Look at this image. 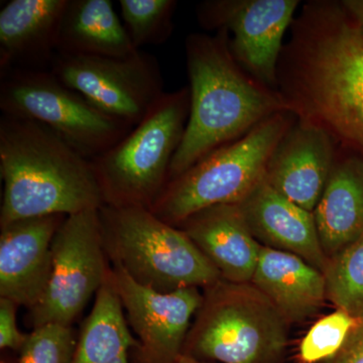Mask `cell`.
I'll use <instances>...</instances> for the list:
<instances>
[{"instance_id":"cell-28","label":"cell","mask_w":363,"mask_h":363,"mask_svg":"<svg viewBox=\"0 0 363 363\" xmlns=\"http://www.w3.org/2000/svg\"><path fill=\"white\" fill-rule=\"evenodd\" d=\"M344 11L359 28L363 26V0H345L340 2Z\"/></svg>"},{"instance_id":"cell-19","label":"cell","mask_w":363,"mask_h":363,"mask_svg":"<svg viewBox=\"0 0 363 363\" xmlns=\"http://www.w3.org/2000/svg\"><path fill=\"white\" fill-rule=\"evenodd\" d=\"M327 259L363 235V161L334 162L323 194L313 211Z\"/></svg>"},{"instance_id":"cell-21","label":"cell","mask_w":363,"mask_h":363,"mask_svg":"<svg viewBox=\"0 0 363 363\" xmlns=\"http://www.w3.org/2000/svg\"><path fill=\"white\" fill-rule=\"evenodd\" d=\"M140 346L126 322L109 271L81 329L71 363H130L128 352Z\"/></svg>"},{"instance_id":"cell-13","label":"cell","mask_w":363,"mask_h":363,"mask_svg":"<svg viewBox=\"0 0 363 363\" xmlns=\"http://www.w3.org/2000/svg\"><path fill=\"white\" fill-rule=\"evenodd\" d=\"M66 217H33L1 227L0 298L30 310L39 304L51 278L52 240Z\"/></svg>"},{"instance_id":"cell-5","label":"cell","mask_w":363,"mask_h":363,"mask_svg":"<svg viewBox=\"0 0 363 363\" xmlns=\"http://www.w3.org/2000/svg\"><path fill=\"white\" fill-rule=\"evenodd\" d=\"M189 111L188 88L164 93L123 140L91 160L104 205L152 209L168 185Z\"/></svg>"},{"instance_id":"cell-22","label":"cell","mask_w":363,"mask_h":363,"mask_svg":"<svg viewBox=\"0 0 363 363\" xmlns=\"http://www.w3.org/2000/svg\"><path fill=\"white\" fill-rule=\"evenodd\" d=\"M324 277L327 298L337 309L363 318V235L329 257Z\"/></svg>"},{"instance_id":"cell-6","label":"cell","mask_w":363,"mask_h":363,"mask_svg":"<svg viewBox=\"0 0 363 363\" xmlns=\"http://www.w3.org/2000/svg\"><path fill=\"white\" fill-rule=\"evenodd\" d=\"M292 114L269 117L247 135L223 145L169 182L150 211L171 225L221 204H240L264 180Z\"/></svg>"},{"instance_id":"cell-18","label":"cell","mask_w":363,"mask_h":363,"mask_svg":"<svg viewBox=\"0 0 363 363\" xmlns=\"http://www.w3.org/2000/svg\"><path fill=\"white\" fill-rule=\"evenodd\" d=\"M252 281L286 322L305 321L327 298L323 272L298 255L264 245Z\"/></svg>"},{"instance_id":"cell-26","label":"cell","mask_w":363,"mask_h":363,"mask_svg":"<svg viewBox=\"0 0 363 363\" xmlns=\"http://www.w3.org/2000/svg\"><path fill=\"white\" fill-rule=\"evenodd\" d=\"M18 305L6 298H0V348L21 350L28 335L21 333L16 324Z\"/></svg>"},{"instance_id":"cell-23","label":"cell","mask_w":363,"mask_h":363,"mask_svg":"<svg viewBox=\"0 0 363 363\" xmlns=\"http://www.w3.org/2000/svg\"><path fill=\"white\" fill-rule=\"evenodd\" d=\"M124 28L133 47L142 51L147 45H161L173 30V0H121Z\"/></svg>"},{"instance_id":"cell-9","label":"cell","mask_w":363,"mask_h":363,"mask_svg":"<svg viewBox=\"0 0 363 363\" xmlns=\"http://www.w3.org/2000/svg\"><path fill=\"white\" fill-rule=\"evenodd\" d=\"M99 210L69 215L55 234L51 278L39 304L30 310L33 328L71 326L106 281L111 269Z\"/></svg>"},{"instance_id":"cell-30","label":"cell","mask_w":363,"mask_h":363,"mask_svg":"<svg viewBox=\"0 0 363 363\" xmlns=\"http://www.w3.org/2000/svg\"><path fill=\"white\" fill-rule=\"evenodd\" d=\"M360 32H362V35H363V26H362V28H360Z\"/></svg>"},{"instance_id":"cell-14","label":"cell","mask_w":363,"mask_h":363,"mask_svg":"<svg viewBox=\"0 0 363 363\" xmlns=\"http://www.w3.org/2000/svg\"><path fill=\"white\" fill-rule=\"evenodd\" d=\"M334 162L331 138L323 131L297 121L274 150L264 179L298 206L313 212Z\"/></svg>"},{"instance_id":"cell-3","label":"cell","mask_w":363,"mask_h":363,"mask_svg":"<svg viewBox=\"0 0 363 363\" xmlns=\"http://www.w3.org/2000/svg\"><path fill=\"white\" fill-rule=\"evenodd\" d=\"M0 226L33 217L69 216L104 206L92 162L47 126L2 114Z\"/></svg>"},{"instance_id":"cell-25","label":"cell","mask_w":363,"mask_h":363,"mask_svg":"<svg viewBox=\"0 0 363 363\" xmlns=\"http://www.w3.org/2000/svg\"><path fill=\"white\" fill-rule=\"evenodd\" d=\"M71 326L47 324L28 334L18 363H71L76 348Z\"/></svg>"},{"instance_id":"cell-4","label":"cell","mask_w":363,"mask_h":363,"mask_svg":"<svg viewBox=\"0 0 363 363\" xmlns=\"http://www.w3.org/2000/svg\"><path fill=\"white\" fill-rule=\"evenodd\" d=\"M107 257L135 283L160 293L215 285L216 267L187 234L143 207L99 210Z\"/></svg>"},{"instance_id":"cell-1","label":"cell","mask_w":363,"mask_h":363,"mask_svg":"<svg viewBox=\"0 0 363 363\" xmlns=\"http://www.w3.org/2000/svg\"><path fill=\"white\" fill-rule=\"evenodd\" d=\"M277 86L298 123L363 152V35L340 4L310 1L294 20Z\"/></svg>"},{"instance_id":"cell-2","label":"cell","mask_w":363,"mask_h":363,"mask_svg":"<svg viewBox=\"0 0 363 363\" xmlns=\"http://www.w3.org/2000/svg\"><path fill=\"white\" fill-rule=\"evenodd\" d=\"M228 37L225 30H219L216 35L187 38L190 111L169 183L269 117L289 112L278 91L248 77L240 68Z\"/></svg>"},{"instance_id":"cell-24","label":"cell","mask_w":363,"mask_h":363,"mask_svg":"<svg viewBox=\"0 0 363 363\" xmlns=\"http://www.w3.org/2000/svg\"><path fill=\"white\" fill-rule=\"evenodd\" d=\"M357 318L342 310H336L316 322L303 338L298 357L303 363H316L330 359L342 347Z\"/></svg>"},{"instance_id":"cell-16","label":"cell","mask_w":363,"mask_h":363,"mask_svg":"<svg viewBox=\"0 0 363 363\" xmlns=\"http://www.w3.org/2000/svg\"><path fill=\"white\" fill-rule=\"evenodd\" d=\"M68 0H11L0 11V74L49 70Z\"/></svg>"},{"instance_id":"cell-29","label":"cell","mask_w":363,"mask_h":363,"mask_svg":"<svg viewBox=\"0 0 363 363\" xmlns=\"http://www.w3.org/2000/svg\"><path fill=\"white\" fill-rule=\"evenodd\" d=\"M176 363H202L200 362L199 360L196 359V358L192 357H189L187 354H182L180 357L178 358Z\"/></svg>"},{"instance_id":"cell-7","label":"cell","mask_w":363,"mask_h":363,"mask_svg":"<svg viewBox=\"0 0 363 363\" xmlns=\"http://www.w3.org/2000/svg\"><path fill=\"white\" fill-rule=\"evenodd\" d=\"M208 289L191 333L189 357L222 363H267L281 354L288 322L264 294L255 286L222 279Z\"/></svg>"},{"instance_id":"cell-8","label":"cell","mask_w":363,"mask_h":363,"mask_svg":"<svg viewBox=\"0 0 363 363\" xmlns=\"http://www.w3.org/2000/svg\"><path fill=\"white\" fill-rule=\"evenodd\" d=\"M0 76V109L4 116L47 126L90 161L133 130L130 124L100 111L60 82L50 70L18 69Z\"/></svg>"},{"instance_id":"cell-10","label":"cell","mask_w":363,"mask_h":363,"mask_svg":"<svg viewBox=\"0 0 363 363\" xmlns=\"http://www.w3.org/2000/svg\"><path fill=\"white\" fill-rule=\"evenodd\" d=\"M50 71L100 111L133 128L164 94L159 62L143 51L123 58L56 54Z\"/></svg>"},{"instance_id":"cell-31","label":"cell","mask_w":363,"mask_h":363,"mask_svg":"<svg viewBox=\"0 0 363 363\" xmlns=\"http://www.w3.org/2000/svg\"><path fill=\"white\" fill-rule=\"evenodd\" d=\"M1 363H6V362H1Z\"/></svg>"},{"instance_id":"cell-15","label":"cell","mask_w":363,"mask_h":363,"mask_svg":"<svg viewBox=\"0 0 363 363\" xmlns=\"http://www.w3.org/2000/svg\"><path fill=\"white\" fill-rule=\"evenodd\" d=\"M238 205L255 240L264 247L298 255L324 274L328 259L313 212L274 190L266 179Z\"/></svg>"},{"instance_id":"cell-12","label":"cell","mask_w":363,"mask_h":363,"mask_svg":"<svg viewBox=\"0 0 363 363\" xmlns=\"http://www.w3.org/2000/svg\"><path fill=\"white\" fill-rule=\"evenodd\" d=\"M111 277L128 324L138 336L147 363H176L187 337L191 319L199 311L204 297L197 288L160 293L135 283L119 267Z\"/></svg>"},{"instance_id":"cell-27","label":"cell","mask_w":363,"mask_h":363,"mask_svg":"<svg viewBox=\"0 0 363 363\" xmlns=\"http://www.w3.org/2000/svg\"><path fill=\"white\" fill-rule=\"evenodd\" d=\"M327 363H363V318L358 319L342 347Z\"/></svg>"},{"instance_id":"cell-17","label":"cell","mask_w":363,"mask_h":363,"mask_svg":"<svg viewBox=\"0 0 363 363\" xmlns=\"http://www.w3.org/2000/svg\"><path fill=\"white\" fill-rule=\"evenodd\" d=\"M178 226L216 267L223 281L236 285L252 281L262 245L248 228L240 205L206 208Z\"/></svg>"},{"instance_id":"cell-11","label":"cell","mask_w":363,"mask_h":363,"mask_svg":"<svg viewBox=\"0 0 363 363\" xmlns=\"http://www.w3.org/2000/svg\"><path fill=\"white\" fill-rule=\"evenodd\" d=\"M298 0H215L202 4L198 18L209 30L231 32L229 48L240 65L266 86H277L284 35Z\"/></svg>"},{"instance_id":"cell-20","label":"cell","mask_w":363,"mask_h":363,"mask_svg":"<svg viewBox=\"0 0 363 363\" xmlns=\"http://www.w3.org/2000/svg\"><path fill=\"white\" fill-rule=\"evenodd\" d=\"M57 54L123 58L138 52L111 0H68Z\"/></svg>"}]
</instances>
